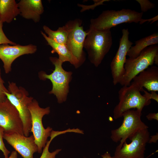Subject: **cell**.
Wrapping results in <instances>:
<instances>
[{"mask_svg":"<svg viewBox=\"0 0 158 158\" xmlns=\"http://www.w3.org/2000/svg\"><path fill=\"white\" fill-rule=\"evenodd\" d=\"M83 44L90 62L96 67L101 63L113 44L110 30H98L90 28Z\"/></svg>","mask_w":158,"mask_h":158,"instance_id":"6da1fadb","label":"cell"},{"mask_svg":"<svg viewBox=\"0 0 158 158\" xmlns=\"http://www.w3.org/2000/svg\"><path fill=\"white\" fill-rule=\"evenodd\" d=\"M143 13L129 9L107 10L103 11L97 18L90 20V28L98 30H110L124 23H138L142 19Z\"/></svg>","mask_w":158,"mask_h":158,"instance_id":"7a4b0ae2","label":"cell"},{"mask_svg":"<svg viewBox=\"0 0 158 158\" xmlns=\"http://www.w3.org/2000/svg\"><path fill=\"white\" fill-rule=\"evenodd\" d=\"M135 85L130 83L129 85L123 86L118 92L119 102L113 110L114 117L118 119L122 117L125 111L132 109L142 111L143 108L150 105L151 100L144 94Z\"/></svg>","mask_w":158,"mask_h":158,"instance_id":"3957f363","label":"cell"},{"mask_svg":"<svg viewBox=\"0 0 158 158\" xmlns=\"http://www.w3.org/2000/svg\"><path fill=\"white\" fill-rule=\"evenodd\" d=\"M8 92H5L6 97L18 111L23 125L24 135L28 136L31 132L32 121L28 106L34 99L29 96L25 88L18 87L16 83L8 82Z\"/></svg>","mask_w":158,"mask_h":158,"instance_id":"277c9868","label":"cell"},{"mask_svg":"<svg viewBox=\"0 0 158 158\" xmlns=\"http://www.w3.org/2000/svg\"><path fill=\"white\" fill-rule=\"evenodd\" d=\"M158 53V45H153L146 48L136 58L126 59L124 73L119 83L122 86L129 85L134 77L153 65Z\"/></svg>","mask_w":158,"mask_h":158,"instance_id":"5b68a950","label":"cell"},{"mask_svg":"<svg viewBox=\"0 0 158 158\" xmlns=\"http://www.w3.org/2000/svg\"><path fill=\"white\" fill-rule=\"evenodd\" d=\"M142 111L130 109L123 114V120L121 125L111 131V138L112 141L116 143L120 142L116 149L120 148L128 138L138 131L148 128L141 120Z\"/></svg>","mask_w":158,"mask_h":158,"instance_id":"8992f818","label":"cell"},{"mask_svg":"<svg viewBox=\"0 0 158 158\" xmlns=\"http://www.w3.org/2000/svg\"><path fill=\"white\" fill-rule=\"evenodd\" d=\"M49 59L55 66L54 70L49 75L41 72L40 76L42 79H48L51 81L52 88L49 93L55 95L58 102L61 103L66 100L72 73L63 69L62 66L63 63L59 58L50 57Z\"/></svg>","mask_w":158,"mask_h":158,"instance_id":"52a82bcc","label":"cell"},{"mask_svg":"<svg viewBox=\"0 0 158 158\" xmlns=\"http://www.w3.org/2000/svg\"><path fill=\"white\" fill-rule=\"evenodd\" d=\"M28 108L31 115V132L33 133L35 143L38 147L37 152L41 153L42 152V149L45 146L47 138L50 137L52 130V128L49 126L44 128L42 123L43 116L50 113V107H41L37 100L34 99L29 105Z\"/></svg>","mask_w":158,"mask_h":158,"instance_id":"ba28073f","label":"cell"},{"mask_svg":"<svg viewBox=\"0 0 158 158\" xmlns=\"http://www.w3.org/2000/svg\"><path fill=\"white\" fill-rule=\"evenodd\" d=\"M148 128L140 130L129 138V144L125 141L122 147L116 149L113 158H144L145 147L150 138Z\"/></svg>","mask_w":158,"mask_h":158,"instance_id":"9c48e42d","label":"cell"},{"mask_svg":"<svg viewBox=\"0 0 158 158\" xmlns=\"http://www.w3.org/2000/svg\"><path fill=\"white\" fill-rule=\"evenodd\" d=\"M0 126L4 128V133H15L24 135L20 114L7 97L0 102Z\"/></svg>","mask_w":158,"mask_h":158,"instance_id":"30bf717a","label":"cell"},{"mask_svg":"<svg viewBox=\"0 0 158 158\" xmlns=\"http://www.w3.org/2000/svg\"><path fill=\"white\" fill-rule=\"evenodd\" d=\"M122 32V35L120 39L118 49L110 64L113 83L114 85L119 83L124 74V65L127 54L133 44L129 39V32L128 29H123Z\"/></svg>","mask_w":158,"mask_h":158,"instance_id":"8fae6325","label":"cell"},{"mask_svg":"<svg viewBox=\"0 0 158 158\" xmlns=\"http://www.w3.org/2000/svg\"><path fill=\"white\" fill-rule=\"evenodd\" d=\"M82 24L81 20L77 19L70 20L66 24L68 30L66 45L80 63L83 58L84 43L88 33L84 30Z\"/></svg>","mask_w":158,"mask_h":158,"instance_id":"7c38bea8","label":"cell"},{"mask_svg":"<svg viewBox=\"0 0 158 158\" xmlns=\"http://www.w3.org/2000/svg\"><path fill=\"white\" fill-rule=\"evenodd\" d=\"M3 139L23 158H34V154L38 152L33 135L27 137L15 133H4Z\"/></svg>","mask_w":158,"mask_h":158,"instance_id":"4fadbf2b","label":"cell"},{"mask_svg":"<svg viewBox=\"0 0 158 158\" xmlns=\"http://www.w3.org/2000/svg\"><path fill=\"white\" fill-rule=\"evenodd\" d=\"M37 50V46L31 44L26 45H0V59L3 63L5 73L7 74L11 71L12 64L16 59L25 54H34Z\"/></svg>","mask_w":158,"mask_h":158,"instance_id":"5bb4252c","label":"cell"},{"mask_svg":"<svg viewBox=\"0 0 158 158\" xmlns=\"http://www.w3.org/2000/svg\"><path fill=\"white\" fill-rule=\"evenodd\" d=\"M131 83L143 91V87L149 92L158 91V67L151 66L134 77Z\"/></svg>","mask_w":158,"mask_h":158,"instance_id":"9a60e30c","label":"cell"},{"mask_svg":"<svg viewBox=\"0 0 158 158\" xmlns=\"http://www.w3.org/2000/svg\"><path fill=\"white\" fill-rule=\"evenodd\" d=\"M20 14L27 19L39 22L41 15L44 11L42 1L40 0H21L18 3Z\"/></svg>","mask_w":158,"mask_h":158,"instance_id":"2e32d148","label":"cell"},{"mask_svg":"<svg viewBox=\"0 0 158 158\" xmlns=\"http://www.w3.org/2000/svg\"><path fill=\"white\" fill-rule=\"evenodd\" d=\"M41 32L48 44L52 48V53H57L59 56V59L63 63L68 61L76 67L79 66L81 63L73 55L66 44L58 43L49 38L42 31Z\"/></svg>","mask_w":158,"mask_h":158,"instance_id":"e0dca14e","label":"cell"},{"mask_svg":"<svg viewBox=\"0 0 158 158\" xmlns=\"http://www.w3.org/2000/svg\"><path fill=\"white\" fill-rule=\"evenodd\" d=\"M20 14L18 3L15 0H0V19L3 22L11 23Z\"/></svg>","mask_w":158,"mask_h":158,"instance_id":"ac0fdd59","label":"cell"},{"mask_svg":"<svg viewBox=\"0 0 158 158\" xmlns=\"http://www.w3.org/2000/svg\"><path fill=\"white\" fill-rule=\"evenodd\" d=\"M135 45L132 46L128 51L127 56L131 58H135L146 48L158 44V33L155 32L135 41Z\"/></svg>","mask_w":158,"mask_h":158,"instance_id":"d6986e66","label":"cell"},{"mask_svg":"<svg viewBox=\"0 0 158 158\" xmlns=\"http://www.w3.org/2000/svg\"><path fill=\"white\" fill-rule=\"evenodd\" d=\"M43 28L49 38L58 43L66 44L68 34V30L66 24L62 27H59L56 31L51 30L45 25L43 26Z\"/></svg>","mask_w":158,"mask_h":158,"instance_id":"ffe728a7","label":"cell"},{"mask_svg":"<svg viewBox=\"0 0 158 158\" xmlns=\"http://www.w3.org/2000/svg\"><path fill=\"white\" fill-rule=\"evenodd\" d=\"M60 134V133L58 131H52L50 136V140L47 141L45 146L43 149L40 158H55L56 155L59 153L61 150L58 149L53 152H50L49 150V147L53 139Z\"/></svg>","mask_w":158,"mask_h":158,"instance_id":"44dd1931","label":"cell"},{"mask_svg":"<svg viewBox=\"0 0 158 158\" xmlns=\"http://www.w3.org/2000/svg\"><path fill=\"white\" fill-rule=\"evenodd\" d=\"M4 133V130L0 126V150L3 153L5 158H8V154L10 153L6 147L3 141V136Z\"/></svg>","mask_w":158,"mask_h":158,"instance_id":"7402d4cb","label":"cell"},{"mask_svg":"<svg viewBox=\"0 0 158 158\" xmlns=\"http://www.w3.org/2000/svg\"><path fill=\"white\" fill-rule=\"evenodd\" d=\"M3 23L0 19V45L10 44L12 45L16 44V43L10 40L5 35L3 30Z\"/></svg>","mask_w":158,"mask_h":158,"instance_id":"603a6c76","label":"cell"},{"mask_svg":"<svg viewBox=\"0 0 158 158\" xmlns=\"http://www.w3.org/2000/svg\"><path fill=\"white\" fill-rule=\"evenodd\" d=\"M140 4L141 12H143L147 11L148 10L153 8L155 7V5L147 0H136Z\"/></svg>","mask_w":158,"mask_h":158,"instance_id":"cb8c5ba5","label":"cell"},{"mask_svg":"<svg viewBox=\"0 0 158 158\" xmlns=\"http://www.w3.org/2000/svg\"><path fill=\"white\" fill-rule=\"evenodd\" d=\"M4 84V82L1 77V71L0 68V102L4 100L6 98L4 92H9L8 89L5 87Z\"/></svg>","mask_w":158,"mask_h":158,"instance_id":"d4e9b609","label":"cell"},{"mask_svg":"<svg viewBox=\"0 0 158 158\" xmlns=\"http://www.w3.org/2000/svg\"><path fill=\"white\" fill-rule=\"evenodd\" d=\"M144 94L150 99H152L155 100L157 102H158V95L156 92L151 91V93L148 92L147 91L145 90L144 89L143 91Z\"/></svg>","mask_w":158,"mask_h":158,"instance_id":"484cf974","label":"cell"},{"mask_svg":"<svg viewBox=\"0 0 158 158\" xmlns=\"http://www.w3.org/2000/svg\"><path fill=\"white\" fill-rule=\"evenodd\" d=\"M147 119L149 120H155L158 121V113H150L148 114L146 116Z\"/></svg>","mask_w":158,"mask_h":158,"instance_id":"4316f807","label":"cell"},{"mask_svg":"<svg viewBox=\"0 0 158 158\" xmlns=\"http://www.w3.org/2000/svg\"><path fill=\"white\" fill-rule=\"evenodd\" d=\"M158 20V15L154 17L151 18L150 19H142L141 20V21L139 22V23L140 24H142L144 23L147 21H148V23L150 22H151L150 24H152L154 23V22L157 20Z\"/></svg>","mask_w":158,"mask_h":158,"instance_id":"83f0119b","label":"cell"},{"mask_svg":"<svg viewBox=\"0 0 158 158\" xmlns=\"http://www.w3.org/2000/svg\"><path fill=\"white\" fill-rule=\"evenodd\" d=\"M158 140V133L156 135L151 136L149 140L148 141L149 143H151L152 142L155 143L157 142Z\"/></svg>","mask_w":158,"mask_h":158,"instance_id":"f1b7e54d","label":"cell"},{"mask_svg":"<svg viewBox=\"0 0 158 158\" xmlns=\"http://www.w3.org/2000/svg\"><path fill=\"white\" fill-rule=\"evenodd\" d=\"M8 158H18L17 152L16 151H12L10 156Z\"/></svg>","mask_w":158,"mask_h":158,"instance_id":"f546056e","label":"cell"},{"mask_svg":"<svg viewBox=\"0 0 158 158\" xmlns=\"http://www.w3.org/2000/svg\"><path fill=\"white\" fill-rule=\"evenodd\" d=\"M101 156L102 158H113L111 156L110 154L108 152L102 155Z\"/></svg>","mask_w":158,"mask_h":158,"instance_id":"4dcf8cb0","label":"cell"},{"mask_svg":"<svg viewBox=\"0 0 158 158\" xmlns=\"http://www.w3.org/2000/svg\"><path fill=\"white\" fill-rule=\"evenodd\" d=\"M154 63L157 65H158V53L155 56L154 59Z\"/></svg>","mask_w":158,"mask_h":158,"instance_id":"1f68e13d","label":"cell"}]
</instances>
